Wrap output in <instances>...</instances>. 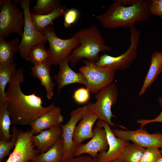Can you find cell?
<instances>
[{"label": "cell", "instance_id": "cell-1", "mask_svg": "<svg viewBox=\"0 0 162 162\" xmlns=\"http://www.w3.org/2000/svg\"><path fill=\"white\" fill-rule=\"evenodd\" d=\"M24 81L23 70L16 69L8 83L6 97L11 123L30 125L54 104L52 103L48 106L44 107L42 97L36 94V92L29 94H24L21 88Z\"/></svg>", "mask_w": 162, "mask_h": 162}, {"label": "cell", "instance_id": "cell-2", "mask_svg": "<svg viewBox=\"0 0 162 162\" xmlns=\"http://www.w3.org/2000/svg\"><path fill=\"white\" fill-rule=\"evenodd\" d=\"M150 3V0H138L132 5L124 6L114 1L104 13L95 17L106 28H130L136 22L146 21L151 17Z\"/></svg>", "mask_w": 162, "mask_h": 162}, {"label": "cell", "instance_id": "cell-3", "mask_svg": "<svg viewBox=\"0 0 162 162\" xmlns=\"http://www.w3.org/2000/svg\"><path fill=\"white\" fill-rule=\"evenodd\" d=\"M79 40L80 45L74 49L69 57V62L73 67L83 58L90 62H97L99 53L111 49L106 45L100 32L95 25L80 30L73 34Z\"/></svg>", "mask_w": 162, "mask_h": 162}, {"label": "cell", "instance_id": "cell-4", "mask_svg": "<svg viewBox=\"0 0 162 162\" xmlns=\"http://www.w3.org/2000/svg\"><path fill=\"white\" fill-rule=\"evenodd\" d=\"M96 93L94 98L96 101L88 103L86 105L88 108L97 115L98 119L106 122L110 126L115 127L116 124L111 119L116 116L112 114L111 107L118 100V90L116 84L112 82Z\"/></svg>", "mask_w": 162, "mask_h": 162}, {"label": "cell", "instance_id": "cell-5", "mask_svg": "<svg viewBox=\"0 0 162 162\" xmlns=\"http://www.w3.org/2000/svg\"><path fill=\"white\" fill-rule=\"evenodd\" d=\"M130 45L124 53L117 56H113L105 54L100 57L95 62L98 66L109 68L115 72L123 70L129 68L136 58L139 44L140 32L134 26L130 28Z\"/></svg>", "mask_w": 162, "mask_h": 162}, {"label": "cell", "instance_id": "cell-6", "mask_svg": "<svg viewBox=\"0 0 162 162\" xmlns=\"http://www.w3.org/2000/svg\"><path fill=\"white\" fill-rule=\"evenodd\" d=\"M40 32L46 36L49 44V62L51 65H59L80 45L79 40L74 36L65 39L59 38L51 26H47Z\"/></svg>", "mask_w": 162, "mask_h": 162}, {"label": "cell", "instance_id": "cell-7", "mask_svg": "<svg viewBox=\"0 0 162 162\" xmlns=\"http://www.w3.org/2000/svg\"><path fill=\"white\" fill-rule=\"evenodd\" d=\"M23 11L10 0H6L0 11V36L8 37L12 33L22 37L25 25Z\"/></svg>", "mask_w": 162, "mask_h": 162}, {"label": "cell", "instance_id": "cell-8", "mask_svg": "<svg viewBox=\"0 0 162 162\" xmlns=\"http://www.w3.org/2000/svg\"><path fill=\"white\" fill-rule=\"evenodd\" d=\"M84 65L79 68L80 72L86 78V87L90 92L96 93L103 88L112 83L115 71L112 69L97 66L95 62L86 59L83 61Z\"/></svg>", "mask_w": 162, "mask_h": 162}, {"label": "cell", "instance_id": "cell-9", "mask_svg": "<svg viewBox=\"0 0 162 162\" xmlns=\"http://www.w3.org/2000/svg\"><path fill=\"white\" fill-rule=\"evenodd\" d=\"M30 0H21L20 4L24 12L25 25L19 50L21 58L26 60L28 52L33 46L39 43H46L47 39L41 32L37 31L32 21L29 10Z\"/></svg>", "mask_w": 162, "mask_h": 162}, {"label": "cell", "instance_id": "cell-10", "mask_svg": "<svg viewBox=\"0 0 162 162\" xmlns=\"http://www.w3.org/2000/svg\"><path fill=\"white\" fill-rule=\"evenodd\" d=\"M31 130H19L17 140L13 151L5 162H29L39 153L32 140Z\"/></svg>", "mask_w": 162, "mask_h": 162}, {"label": "cell", "instance_id": "cell-11", "mask_svg": "<svg viewBox=\"0 0 162 162\" xmlns=\"http://www.w3.org/2000/svg\"><path fill=\"white\" fill-rule=\"evenodd\" d=\"M112 131L117 137L127 141H131L145 148L151 147L162 148V133L149 134L143 127L135 130L114 129Z\"/></svg>", "mask_w": 162, "mask_h": 162}, {"label": "cell", "instance_id": "cell-12", "mask_svg": "<svg viewBox=\"0 0 162 162\" xmlns=\"http://www.w3.org/2000/svg\"><path fill=\"white\" fill-rule=\"evenodd\" d=\"M93 131L94 133L93 137L86 144H81L77 146L74 156L86 153L94 158L97 157L100 153L108 149L109 146L106 133L101 125L100 119H98Z\"/></svg>", "mask_w": 162, "mask_h": 162}, {"label": "cell", "instance_id": "cell-13", "mask_svg": "<svg viewBox=\"0 0 162 162\" xmlns=\"http://www.w3.org/2000/svg\"><path fill=\"white\" fill-rule=\"evenodd\" d=\"M82 107L73 110L70 112V118L68 122L64 125L60 126L62 130L63 160L68 158L74 157L75 152L77 146L74 141L73 135L77 124L82 118Z\"/></svg>", "mask_w": 162, "mask_h": 162}, {"label": "cell", "instance_id": "cell-14", "mask_svg": "<svg viewBox=\"0 0 162 162\" xmlns=\"http://www.w3.org/2000/svg\"><path fill=\"white\" fill-rule=\"evenodd\" d=\"M100 120L101 125L106 133L109 147L107 151L100 153L97 158L99 162H110L118 158L125 147L130 143L116 136L110 126Z\"/></svg>", "mask_w": 162, "mask_h": 162}, {"label": "cell", "instance_id": "cell-15", "mask_svg": "<svg viewBox=\"0 0 162 162\" xmlns=\"http://www.w3.org/2000/svg\"><path fill=\"white\" fill-rule=\"evenodd\" d=\"M82 107V118L76 127L73 136L74 143L77 146L84 140L93 137V127L98 119L97 115L88 108L86 105Z\"/></svg>", "mask_w": 162, "mask_h": 162}, {"label": "cell", "instance_id": "cell-16", "mask_svg": "<svg viewBox=\"0 0 162 162\" xmlns=\"http://www.w3.org/2000/svg\"><path fill=\"white\" fill-rule=\"evenodd\" d=\"M69 56L63 60L59 64V70L53 76V78L58 85V93L64 87L70 84L80 83L86 86L85 78L80 72L74 71L69 66Z\"/></svg>", "mask_w": 162, "mask_h": 162}, {"label": "cell", "instance_id": "cell-17", "mask_svg": "<svg viewBox=\"0 0 162 162\" xmlns=\"http://www.w3.org/2000/svg\"><path fill=\"white\" fill-rule=\"evenodd\" d=\"M63 120L61 108L54 105L50 110L31 123V130L33 135H37L43 130L60 126Z\"/></svg>", "mask_w": 162, "mask_h": 162}, {"label": "cell", "instance_id": "cell-18", "mask_svg": "<svg viewBox=\"0 0 162 162\" xmlns=\"http://www.w3.org/2000/svg\"><path fill=\"white\" fill-rule=\"evenodd\" d=\"M62 130L60 126L53 127L33 135L32 140L40 154L51 148L62 137Z\"/></svg>", "mask_w": 162, "mask_h": 162}, {"label": "cell", "instance_id": "cell-19", "mask_svg": "<svg viewBox=\"0 0 162 162\" xmlns=\"http://www.w3.org/2000/svg\"><path fill=\"white\" fill-rule=\"evenodd\" d=\"M48 61L34 65L31 68V74L38 79L41 85L44 87L46 97L51 99L54 95L55 84L50 74V66Z\"/></svg>", "mask_w": 162, "mask_h": 162}, {"label": "cell", "instance_id": "cell-20", "mask_svg": "<svg viewBox=\"0 0 162 162\" xmlns=\"http://www.w3.org/2000/svg\"><path fill=\"white\" fill-rule=\"evenodd\" d=\"M162 72V52L155 51L152 54L149 68L139 92L140 96L144 94Z\"/></svg>", "mask_w": 162, "mask_h": 162}, {"label": "cell", "instance_id": "cell-21", "mask_svg": "<svg viewBox=\"0 0 162 162\" xmlns=\"http://www.w3.org/2000/svg\"><path fill=\"white\" fill-rule=\"evenodd\" d=\"M68 10L65 6L60 5L51 13L45 15L30 13L31 19L36 30L40 32L47 26L53 25V21L63 16Z\"/></svg>", "mask_w": 162, "mask_h": 162}, {"label": "cell", "instance_id": "cell-22", "mask_svg": "<svg viewBox=\"0 0 162 162\" xmlns=\"http://www.w3.org/2000/svg\"><path fill=\"white\" fill-rule=\"evenodd\" d=\"M20 38L16 37L7 41L0 36V65L10 64L14 62V57L19 50Z\"/></svg>", "mask_w": 162, "mask_h": 162}, {"label": "cell", "instance_id": "cell-23", "mask_svg": "<svg viewBox=\"0 0 162 162\" xmlns=\"http://www.w3.org/2000/svg\"><path fill=\"white\" fill-rule=\"evenodd\" d=\"M63 141L62 137L46 152L38 154L32 160L33 162H63Z\"/></svg>", "mask_w": 162, "mask_h": 162}, {"label": "cell", "instance_id": "cell-24", "mask_svg": "<svg viewBox=\"0 0 162 162\" xmlns=\"http://www.w3.org/2000/svg\"><path fill=\"white\" fill-rule=\"evenodd\" d=\"M11 123L7 101L0 104V140L7 141L10 140L12 136L10 134Z\"/></svg>", "mask_w": 162, "mask_h": 162}, {"label": "cell", "instance_id": "cell-25", "mask_svg": "<svg viewBox=\"0 0 162 162\" xmlns=\"http://www.w3.org/2000/svg\"><path fill=\"white\" fill-rule=\"evenodd\" d=\"M14 62L10 64L0 65V104L7 101L5 88L16 70Z\"/></svg>", "mask_w": 162, "mask_h": 162}, {"label": "cell", "instance_id": "cell-26", "mask_svg": "<svg viewBox=\"0 0 162 162\" xmlns=\"http://www.w3.org/2000/svg\"><path fill=\"white\" fill-rule=\"evenodd\" d=\"M146 149L134 143L127 145L118 158L124 162H140Z\"/></svg>", "mask_w": 162, "mask_h": 162}, {"label": "cell", "instance_id": "cell-27", "mask_svg": "<svg viewBox=\"0 0 162 162\" xmlns=\"http://www.w3.org/2000/svg\"><path fill=\"white\" fill-rule=\"evenodd\" d=\"M49 55L45 44H37L32 47L28 53L26 60L35 65L48 61Z\"/></svg>", "mask_w": 162, "mask_h": 162}, {"label": "cell", "instance_id": "cell-28", "mask_svg": "<svg viewBox=\"0 0 162 162\" xmlns=\"http://www.w3.org/2000/svg\"><path fill=\"white\" fill-rule=\"evenodd\" d=\"M60 0H37L32 10L34 13L38 15L50 14L60 6Z\"/></svg>", "mask_w": 162, "mask_h": 162}, {"label": "cell", "instance_id": "cell-29", "mask_svg": "<svg viewBox=\"0 0 162 162\" xmlns=\"http://www.w3.org/2000/svg\"><path fill=\"white\" fill-rule=\"evenodd\" d=\"M19 130L14 125L12 127V136L9 141L0 140V162L9 153L10 150L15 146L18 136Z\"/></svg>", "mask_w": 162, "mask_h": 162}, {"label": "cell", "instance_id": "cell-30", "mask_svg": "<svg viewBox=\"0 0 162 162\" xmlns=\"http://www.w3.org/2000/svg\"><path fill=\"white\" fill-rule=\"evenodd\" d=\"M159 148L151 147L146 149L140 162H156L162 155Z\"/></svg>", "mask_w": 162, "mask_h": 162}, {"label": "cell", "instance_id": "cell-31", "mask_svg": "<svg viewBox=\"0 0 162 162\" xmlns=\"http://www.w3.org/2000/svg\"><path fill=\"white\" fill-rule=\"evenodd\" d=\"M64 16L63 24L64 27L70 28L78 20L79 13L76 9L71 8L68 9Z\"/></svg>", "mask_w": 162, "mask_h": 162}, {"label": "cell", "instance_id": "cell-32", "mask_svg": "<svg viewBox=\"0 0 162 162\" xmlns=\"http://www.w3.org/2000/svg\"><path fill=\"white\" fill-rule=\"evenodd\" d=\"M90 92L86 87L80 88L75 91L73 98L77 103L84 104L87 102L90 99Z\"/></svg>", "mask_w": 162, "mask_h": 162}, {"label": "cell", "instance_id": "cell-33", "mask_svg": "<svg viewBox=\"0 0 162 162\" xmlns=\"http://www.w3.org/2000/svg\"><path fill=\"white\" fill-rule=\"evenodd\" d=\"M149 9L152 14L162 19V0H151Z\"/></svg>", "mask_w": 162, "mask_h": 162}, {"label": "cell", "instance_id": "cell-34", "mask_svg": "<svg viewBox=\"0 0 162 162\" xmlns=\"http://www.w3.org/2000/svg\"><path fill=\"white\" fill-rule=\"evenodd\" d=\"M158 102L160 107L162 108V96L158 98ZM136 123L140 124V127H143L147 124L155 122L162 123V111L156 117L151 119H140L137 120Z\"/></svg>", "mask_w": 162, "mask_h": 162}, {"label": "cell", "instance_id": "cell-35", "mask_svg": "<svg viewBox=\"0 0 162 162\" xmlns=\"http://www.w3.org/2000/svg\"><path fill=\"white\" fill-rule=\"evenodd\" d=\"M93 158L88 156L72 157L64 159L63 162H92Z\"/></svg>", "mask_w": 162, "mask_h": 162}, {"label": "cell", "instance_id": "cell-36", "mask_svg": "<svg viewBox=\"0 0 162 162\" xmlns=\"http://www.w3.org/2000/svg\"><path fill=\"white\" fill-rule=\"evenodd\" d=\"M119 4L124 6L132 5L137 3L138 0H115Z\"/></svg>", "mask_w": 162, "mask_h": 162}, {"label": "cell", "instance_id": "cell-37", "mask_svg": "<svg viewBox=\"0 0 162 162\" xmlns=\"http://www.w3.org/2000/svg\"><path fill=\"white\" fill-rule=\"evenodd\" d=\"M110 162H124L119 158L115 159Z\"/></svg>", "mask_w": 162, "mask_h": 162}, {"label": "cell", "instance_id": "cell-38", "mask_svg": "<svg viewBox=\"0 0 162 162\" xmlns=\"http://www.w3.org/2000/svg\"><path fill=\"white\" fill-rule=\"evenodd\" d=\"M92 162H99L98 160V159L97 158H93V160Z\"/></svg>", "mask_w": 162, "mask_h": 162}, {"label": "cell", "instance_id": "cell-39", "mask_svg": "<svg viewBox=\"0 0 162 162\" xmlns=\"http://www.w3.org/2000/svg\"><path fill=\"white\" fill-rule=\"evenodd\" d=\"M6 0H1L0 1V5L2 6Z\"/></svg>", "mask_w": 162, "mask_h": 162}, {"label": "cell", "instance_id": "cell-40", "mask_svg": "<svg viewBox=\"0 0 162 162\" xmlns=\"http://www.w3.org/2000/svg\"><path fill=\"white\" fill-rule=\"evenodd\" d=\"M156 162H162V156Z\"/></svg>", "mask_w": 162, "mask_h": 162}, {"label": "cell", "instance_id": "cell-41", "mask_svg": "<svg viewBox=\"0 0 162 162\" xmlns=\"http://www.w3.org/2000/svg\"><path fill=\"white\" fill-rule=\"evenodd\" d=\"M160 151L162 155V148H161V149H160Z\"/></svg>", "mask_w": 162, "mask_h": 162}, {"label": "cell", "instance_id": "cell-42", "mask_svg": "<svg viewBox=\"0 0 162 162\" xmlns=\"http://www.w3.org/2000/svg\"><path fill=\"white\" fill-rule=\"evenodd\" d=\"M29 162H33L32 160V161H30Z\"/></svg>", "mask_w": 162, "mask_h": 162}]
</instances>
